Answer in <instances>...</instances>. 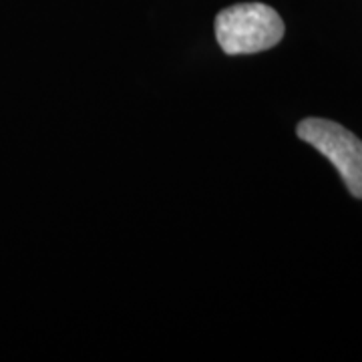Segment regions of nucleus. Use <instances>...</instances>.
<instances>
[{"instance_id": "nucleus-1", "label": "nucleus", "mask_w": 362, "mask_h": 362, "mask_svg": "<svg viewBox=\"0 0 362 362\" xmlns=\"http://www.w3.org/2000/svg\"><path fill=\"white\" fill-rule=\"evenodd\" d=\"M284 21L268 4H233L216 16V39L226 54H256L284 39Z\"/></svg>"}, {"instance_id": "nucleus-2", "label": "nucleus", "mask_w": 362, "mask_h": 362, "mask_svg": "<svg viewBox=\"0 0 362 362\" xmlns=\"http://www.w3.org/2000/svg\"><path fill=\"white\" fill-rule=\"evenodd\" d=\"M296 135L320 151L337 168L350 194L362 199V141L352 131L334 121L310 117L298 123Z\"/></svg>"}]
</instances>
